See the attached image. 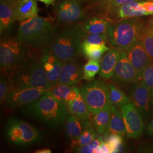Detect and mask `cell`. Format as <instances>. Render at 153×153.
<instances>
[{"instance_id":"42","label":"cell","mask_w":153,"mask_h":153,"mask_svg":"<svg viewBox=\"0 0 153 153\" xmlns=\"http://www.w3.org/2000/svg\"><path fill=\"white\" fill-rule=\"evenodd\" d=\"M98 1L99 0H81L82 3H87L88 4H92Z\"/></svg>"},{"instance_id":"20","label":"cell","mask_w":153,"mask_h":153,"mask_svg":"<svg viewBox=\"0 0 153 153\" xmlns=\"http://www.w3.org/2000/svg\"><path fill=\"white\" fill-rule=\"evenodd\" d=\"M120 52L121 50L116 48L107 51L102 60L99 71L100 76L105 79L112 78Z\"/></svg>"},{"instance_id":"40","label":"cell","mask_w":153,"mask_h":153,"mask_svg":"<svg viewBox=\"0 0 153 153\" xmlns=\"http://www.w3.org/2000/svg\"><path fill=\"white\" fill-rule=\"evenodd\" d=\"M52 152L51 150L48 149H43L36 150L35 153H51Z\"/></svg>"},{"instance_id":"37","label":"cell","mask_w":153,"mask_h":153,"mask_svg":"<svg viewBox=\"0 0 153 153\" xmlns=\"http://www.w3.org/2000/svg\"><path fill=\"white\" fill-rule=\"evenodd\" d=\"M108 36L105 33H86L83 42L89 44H102L107 43Z\"/></svg>"},{"instance_id":"33","label":"cell","mask_w":153,"mask_h":153,"mask_svg":"<svg viewBox=\"0 0 153 153\" xmlns=\"http://www.w3.org/2000/svg\"><path fill=\"white\" fill-rule=\"evenodd\" d=\"M105 141L111 146L112 153H120L124 150L122 136L116 134H105Z\"/></svg>"},{"instance_id":"15","label":"cell","mask_w":153,"mask_h":153,"mask_svg":"<svg viewBox=\"0 0 153 153\" xmlns=\"http://www.w3.org/2000/svg\"><path fill=\"white\" fill-rule=\"evenodd\" d=\"M126 52L129 61L138 74L153 61L140 40L137 41Z\"/></svg>"},{"instance_id":"31","label":"cell","mask_w":153,"mask_h":153,"mask_svg":"<svg viewBox=\"0 0 153 153\" xmlns=\"http://www.w3.org/2000/svg\"><path fill=\"white\" fill-rule=\"evenodd\" d=\"M100 69V62L89 60L83 66V78L88 81H93Z\"/></svg>"},{"instance_id":"11","label":"cell","mask_w":153,"mask_h":153,"mask_svg":"<svg viewBox=\"0 0 153 153\" xmlns=\"http://www.w3.org/2000/svg\"><path fill=\"white\" fill-rule=\"evenodd\" d=\"M126 126L127 136L136 139L142 134L143 122L141 112L131 102L119 106Z\"/></svg>"},{"instance_id":"22","label":"cell","mask_w":153,"mask_h":153,"mask_svg":"<svg viewBox=\"0 0 153 153\" xmlns=\"http://www.w3.org/2000/svg\"><path fill=\"white\" fill-rule=\"evenodd\" d=\"M66 133L71 141L79 137L88 127L92 126L91 121L84 120L71 115L66 121Z\"/></svg>"},{"instance_id":"9","label":"cell","mask_w":153,"mask_h":153,"mask_svg":"<svg viewBox=\"0 0 153 153\" xmlns=\"http://www.w3.org/2000/svg\"><path fill=\"white\" fill-rule=\"evenodd\" d=\"M106 13L109 16L106 18L110 22L112 18L118 22L127 18L153 15V1L132 2L111 9Z\"/></svg>"},{"instance_id":"23","label":"cell","mask_w":153,"mask_h":153,"mask_svg":"<svg viewBox=\"0 0 153 153\" xmlns=\"http://www.w3.org/2000/svg\"><path fill=\"white\" fill-rule=\"evenodd\" d=\"M79 90L75 86L63 84H57L49 89L55 98L66 105L76 98Z\"/></svg>"},{"instance_id":"25","label":"cell","mask_w":153,"mask_h":153,"mask_svg":"<svg viewBox=\"0 0 153 153\" xmlns=\"http://www.w3.org/2000/svg\"><path fill=\"white\" fill-rule=\"evenodd\" d=\"M69 112L84 120H90V112L79 90L76 98L66 104Z\"/></svg>"},{"instance_id":"6","label":"cell","mask_w":153,"mask_h":153,"mask_svg":"<svg viewBox=\"0 0 153 153\" xmlns=\"http://www.w3.org/2000/svg\"><path fill=\"white\" fill-rule=\"evenodd\" d=\"M6 140L16 146L26 147L40 142L42 132L35 126L16 117H11L6 123Z\"/></svg>"},{"instance_id":"8","label":"cell","mask_w":153,"mask_h":153,"mask_svg":"<svg viewBox=\"0 0 153 153\" xmlns=\"http://www.w3.org/2000/svg\"><path fill=\"white\" fill-rule=\"evenodd\" d=\"M82 98L92 115L110 107L109 85L101 80H95L79 89Z\"/></svg>"},{"instance_id":"5","label":"cell","mask_w":153,"mask_h":153,"mask_svg":"<svg viewBox=\"0 0 153 153\" xmlns=\"http://www.w3.org/2000/svg\"><path fill=\"white\" fill-rule=\"evenodd\" d=\"M145 27L136 18L112 23L107 32L108 39L115 48L126 51L139 40Z\"/></svg>"},{"instance_id":"45","label":"cell","mask_w":153,"mask_h":153,"mask_svg":"<svg viewBox=\"0 0 153 153\" xmlns=\"http://www.w3.org/2000/svg\"><path fill=\"white\" fill-rule=\"evenodd\" d=\"M11 1H17L18 0H11Z\"/></svg>"},{"instance_id":"16","label":"cell","mask_w":153,"mask_h":153,"mask_svg":"<svg viewBox=\"0 0 153 153\" xmlns=\"http://www.w3.org/2000/svg\"><path fill=\"white\" fill-rule=\"evenodd\" d=\"M83 78V67L76 59L63 62L58 84L72 86Z\"/></svg>"},{"instance_id":"7","label":"cell","mask_w":153,"mask_h":153,"mask_svg":"<svg viewBox=\"0 0 153 153\" xmlns=\"http://www.w3.org/2000/svg\"><path fill=\"white\" fill-rule=\"evenodd\" d=\"M8 76L13 89L36 88L49 90L53 87L39 60Z\"/></svg>"},{"instance_id":"41","label":"cell","mask_w":153,"mask_h":153,"mask_svg":"<svg viewBox=\"0 0 153 153\" xmlns=\"http://www.w3.org/2000/svg\"><path fill=\"white\" fill-rule=\"evenodd\" d=\"M39 1L43 2L44 4L47 5H49L51 4H52L56 0H39Z\"/></svg>"},{"instance_id":"34","label":"cell","mask_w":153,"mask_h":153,"mask_svg":"<svg viewBox=\"0 0 153 153\" xmlns=\"http://www.w3.org/2000/svg\"><path fill=\"white\" fill-rule=\"evenodd\" d=\"M142 0H99L98 1L93 3L97 7H99L107 11L111 9L116 7L119 6L123 5L134 1H139Z\"/></svg>"},{"instance_id":"35","label":"cell","mask_w":153,"mask_h":153,"mask_svg":"<svg viewBox=\"0 0 153 153\" xmlns=\"http://www.w3.org/2000/svg\"><path fill=\"white\" fill-rule=\"evenodd\" d=\"M9 78L7 76L1 74L0 79V100L1 103H5L6 98L12 90Z\"/></svg>"},{"instance_id":"2","label":"cell","mask_w":153,"mask_h":153,"mask_svg":"<svg viewBox=\"0 0 153 153\" xmlns=\"http://www.w3.org/2000/svg\"><path fill=\"white\" fill-rule=\"evenodd\" d=\"M58 33L52 18L38 16L21 23L16 38L42 53L49 50Z\"/></svg>"},{"instance_id":"10","label":"cell","mask_w":153,"mask_h":153,"mask_svg":"<svg viewBox=\"0 0 153 153\" xmlns=\"http://www.w3.org/2000/svg\"><path fill=\"white\" fill-rule=\"evenodd\" d=\"M81 0H62L55 9L57 22L66 26L81 22L86 18Z\"/></svg>"},{"instance_id":"24","label":"cell","mask_w":153,"mask_h":153,"mask_svg":"<svg viewBox=\"0 0 153 153\" xmlns=\"http://www.w3.org/2000/svg\"><path fill=\"white\" fill-rule=\"evenodd\" d=\"M105 134H116L122 136L126 134V126L121 112L115 105H111V115Z\"/></svg>"},{"instance_id":"29","label":"cell","mask_w":153,"mask_h":153,"mask_svg":"<svg viewBox=\"0 0 153 153\" xmlns=\"http://www.w3.org/2000/svg\"><path fill=\"white\" fill-rule=\"evenodd\" d=\"M97 136V131L93 128V126H90L82 132L79 137L71 141V147L74 149L85 145L93 141Z\"/></svg>"},{"instance_id":"30","label":"cell","mask_w":153,"mask_h":153,"mask_svg":"<svg viewBox=\"0 0 153 153\" xmlns=\"http://www.w3.org/2000/svg\"><path fill=\"white\" fill-rule=\"evenodd\" d=\"M139 40L153 60V30L149 26L145 27Z\"/></svg>"},{"instance_id":"12","label":"cell","mask_w":153,"mask_h":153,"mask_svg":"<svg viewBox=\"0 0 153 153\" xmlns=\"http://www.w3.org/2000/svg\"><path fill=\"white\" fill-rule=\"evenodd\" d=\"M49 90L36 88H13L6 98L5 104L9 108H16L31 103Z\"/></svg>"},{"instance_id":"38","label":"cell","mask_w":153,"mask_h":153,"mask_svg":"<svg viewBox=\"0 0 153 153\" xmlns=\"http://www.w3.org/2000/svg\"><path fill=\"white\" fill-rule=\"evenodd\" d=\"M94 153H112V149L109 144L105 141H103L94 150Z\"/></svg>"},{"instance_id":"13","label":"cell","mask_w":153,"mask_h":153,"mask_svg":"<svg viewBox=\"0 0 153 153\" xmlns=\"http://www.w3.org/2000/svg\"><path fill=\"white\" fill-rule=\"evenodd\" d=\"M138 73L131 65L126 51H121L120 55L116 65L112 79L120 85L137 82Z\"/></svg>"},{"instance_id":"26","label":"cell","mask_w":153,"mask_h":153,"mask_svg":"<svg viewBox=\"0 0 153 153\" xmlns=\"http://www.w3.org/2000/svg\"><path fill=\"white\" fill-rule=\"evenodd\" d=\"M111 115V106L94 115L91 123L93 128L98 134L105 133L109 124Z\"/></svg>"},{"instance_id":"17","label":"cell","mask_w":153,"mask_h":153,"mask_svg":"<svg viewBox=\"0 0 153 153\" xmlns=\"http://www.w3.org/2000/svg\"><path fill=\"white\" fill-rule=\"evenodd\" d=\"M150 94L151 90L146 86L140 82H135L131 88L129 99L141 113H146L149 109Z\"/></svg>"},{"instance_id":"27","label":"cell","mask_w":153,"mask_h":153,"mask_svg":"<svg viewBox=\"0 0 153 153\" xmlns=\"http://www.w3.org/2000/svg\"><path fill=\"white\" fill-rule=\"evenodd\" d=\"M109 49L105 44H89L82 42L81 53L90 60L100 61L102 56Z\"/></svg>"},{"instance_id":"39","label":"cell","mask_w":153,"mask_h":153,"mask_svg":"<svg viewBox=\"0 0 153 153\" xmlns=\"http://www.w3.org/2000/svg\"><path fill=\"white\" fill-rule=\"evenodd\" d=\"M148 130L149 134L152 136H153V120L149 124V126L148 128Z\"/></svg>"},{"instance_id":"18","label":"cell","mask_w":153,"mask_h":153,"mask_svg":"<svg viewBox=\"0 0 153 153\" xmlns=\"http://www.w3.org/2000/svg\"><path fill=\"white\" fill-rule=\"evenodd\" d=\"M16 1L1 0L0 3V31L1 34L6 32L16 21Z\"/></svg>"},{"instance_id":"4","label":"cell","mask_w":153,"mask_h":153,"mask_svg":"<svg viewBox=\"0 0 153 153\" xmlns=\"http://www.w3.org/2000/svg\"><path fill=\"white\" fill-rule=\"evenodd\" d=\"M85 35L81 23L66 26L58 33L49 50L62 62L74 60L81 53Z\"/></svg>"},{"instance_id":"3","label":"cell","mask_w":153,"mask_h":153,"mask_svg":"<svg viewBox=\"0 0 153 153\" xmlns=\"http://www.w3.org/2000/svg\"><path fill=\"white\" fill-rule=\"evenodd\" d=\"M39 52L19 41L7 38L0 43L1 74L10 76L38 60Z\"/></svg>"},{"instance_id":"1","label":"cell","mask_w":153,"mask_h":153,"mask_svg":"<svg viewBox=\"0 0 153 153\" xmlns=\"http://www.w3.org/2000/svg\"><path fill=\"white\" fill-rule=\"evenodd\" d=\"M23 114L40 124L57 129L69 117L67 105L55 98L48 91L31 103L23 106Z\"/></svg>"},{"instance_id":"14","label":"cell","mask_w":153,"mask_h":153,"mask_svg":"<svg viewBox=\"0 0 153 153\" xmlns=\"http://www.w3.org/2000/svg\"><path fill=\"white\" fill-rule=\"evenodd\" d=\"M39 61L52 86H55L57 85L63 62L49 49L42 53Z\"/></svg>"},{"instance_id":"32","label":"cell","mask_w":153,"mask_h":153,"mask_svg":"<svg viewBox=\"0 0 153 153\" xmlns=\"http://www.w3.org/2000/svg\"><path fill=\"white\" fill-rule=\"evenodd\" d=\"M137 82L144 85L150 90L153 88V60L138 74Z\"/></svg>"},{"instance_id":"21","label":"cell","mask_w":153,"mask_h":153,"mask_svg":"<svg viewBox=\"0 0 153 153\" xmlns=\"http://www.w3.org/2000/svg\"><path fill=\"white\" fill-rule=\"evenodd\" d=\"M83 31L86 33H107L111 22L106 17L92 16L81 23Z\"/></svg>"},{"instance_id":"43","label":"cell","mask_w":153,"mask_h":153,"mask_svg":"<svg viewBox=\"0 0 153 153\" xmlns=\"http://www.w3.org/2000/svg\"><path fill=\"white\" fill-rule=\"evenodd\" d=\"M150 97H151V101L152 103L153 106V88L151 90V94H150Z\"/></svg>"},{"instance_id":"28","label":"cell","mask_w":153,"mask_h":153,"mask_svg":"<svg viewBox=\"0 0 153 153\" xmlns=\"http://www.w3.org/2000/svg\"><path fill=\"white\" fill-rule=\"evenodd\" d=\"M109 88L110 101L112 105L120 106L121 105L131 102L130 99L116 85L110 83Z\"/></svg>"},{"instance_id":"44","label":"cell","mask_w":153,"mask_h":153,"mask_svg":"<svg viewBox=\"0 0 153 153\" xmlns=\"http://www.w3.org/2000/svg\"><path fill=\"white\" fill-rule=\"evenodd\" d=\"M149 26L151 27V28L153 30V19L150 21V25H149Z\"/></svg>"},{"instance_id":"36","label":"cell","mask_w":153,"mask_h":153,"mask_svg":"<svg viewBox=\"0 0 153 153\" xmlns=\"http://www.w3.org/2000/svg\"><path fill=\"white\" fill-rule=\"evenodd\" d=\"M103 141V138L102 136H97L93 141L89 142L88 144L83 145L81 147L74 148L73 150L76 153H94V150L98 147L100 143Z\"/></svg>"},{"instance_id":"19","label":"cell","mask_w":153,"mask_h":153,"mask_svg":"<svg viewBox=\"0 0 153 153\" xmlns=\"http://www.w3.org/2000/svg\"><path fill=\"white\" fill-rule=\"evenodd\" d=\"M16 19L22 23L38 16L36 0H18L16 2Z\"/></svg>"}]
</instances>
